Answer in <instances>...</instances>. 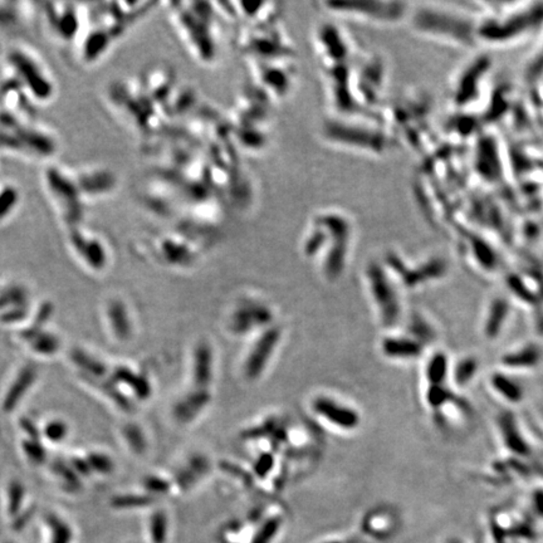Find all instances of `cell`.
<instances>
[{"instance_id":"obj_1","label":"cell","mask_w":543,"mask_h":543,"mask_svg":"<svg viewBox=\"0 0 543 543\" xmlns=\"http://www.w3.org/2000/svg\"><path fill=\"white\" fill-rule=\"evenodd\" d=\"M315 410L318 415L322 416L324 420L329 421L332 425L352 430L360 424V418L355 410L338 404L329 397H319L315 401Z\"/></svg>"},{"instance_id":"obj_2","label":"cell","mask_w":543,"mask_h":543,"mask_svg":"<svg viewBox=\"0 0 543 543\" xmlns=\"http://www.w3.org/2000/svg\"><path fill=\"white\" fill-rule=\"evenodd\" d=\"M370 280L373 287V297L376 299L378 308L381 310V315H384V321L386 324H394L397 321L399 315V307L395 294L391 291L390 286L378 270L371 269L370 270Z\"/></svg>"},{"instance_id":"obj_3","label":"cell","mask_w":543,"mask_h":543,"mask_svg":"<svg viewBox=\"0 0 543 543\" xmlns=\"http://www.w3.org/2000/svg\"><path fill=\"white\" fill-rule=\"evenodd\" d=\"M277 340H278L277 331H269L263 336L261 341H258L256 348H253L247 360L245 371L249 378H256L261 375V371L267 365V361L275 348Z\"/></svg>"},{"instance_id":"obj_4","label":"cell","mask_w":543,"mask_h":543,"mask_svg":"<svg viewBox=\"0 0 543 543\" xmlns=\"http://www.w3.org/2000/svg\"><path fill=\"white\" fill-rule=\"evenodd\" d=\"M72 240L74 249L78 251L80 254L85 258L88 264H91L95 268H102L106 263V253L104 245L99 243L96 238H90L85 235L83 231H74V234L69 237Z\"/></svg>"},{"instance_id":"obj_5","label":"cell","mask_w":543,"mask_h":543,"mask_svg":"<svg viewBox=\"0 0 543 543\" xmlns=\"http://www.w3.org/2000/svg\"><path fill=\"white\" fill-rule=\"evenodd\" d=\"M422 345L420 342L403 337H389L383 343V351L391 359L410 360L416 359L421 354Z\"/></svg>"},{"instance_id":"obj_6","label":"cell","mask_w":543,"mask_h":543,"mask_svg":"<svg viewBox=\"0 0 543 543\" xmlns=\"http://www.w3.org/2000/svg\"><path fill=\"white\" fill-rule=\"evenodd\" d=\"M490 385L500 397L509 403H518L523 397V390L514 380L504 373H495L490 378Z\"/></svg>"},{"instance_id":"obj_7","label":"cell","mask_w":543,"mask_h":543,"mask_svg":"<svg viewBox=\"0 0 543 543\" xmlns=\"http://www.w3.org/2000/svg\"><path fill=\"white\" fill-rule=\"evenodd\" d=\"M541 359L539 350L535 346H527L525 348H521L518 351H514L513 354L506 355L502 362L508 367L513 369H528V367H535Z\"/></svg>"},{"instance_id":"obj_8","label":"cell","mask_w":543,"mask_h":543,"mask_svg":"<svg viewBox=\"0 0 543 543\" xmlns=\"http://www.w3.org/2000/svg\"><path fill=\"white\" fill-rule=\"evenodd\" d=\"M508 316V305L504 301L497 299L489 310V316L486 324V334L495 337L500 334L502 326L506 322Z\"/></svg>"},{"instance_id":"obj_9","label":"cell","mask_w":543,"mask_h":543,"mask_svg":"<svg viewBox=\"0 0 543 543\" xmlns=\"http://www.w3.org/2000/svg\"><path fill=\"white\" fill-rule=\"evenodd\" d=\"M427 380L432 385H440L448 375V360L444 355L433 356L427 369Z\"/></svg>"},{"instance_id":"obj_10","label":"cell","mask_w":543,"mask_h":543,"mask_svg":"<svg viewBox=\"0 0 543 543\" xmlns=\"http://www.w3.org/2000/svg\"><path fill=\"white\" fill-rule=\"evenodd\" d=\"M210 378V352L207 348H199L195 356V378L198 384H208Z\"/></svg>"},{"instance_id":"obj_11","label":"cell","mask_w":543,"mask_h":543,"mask_svg":"<svg viewBox=\"0 0 543 543\" xmlns=\"http://www.w3.org/2000/svg\"><path fill=\"white\" fill-rule=\"evenodd\" d=\"M476 369H478V364L474 359H465L460 361L454 371V381L460 386L468 384L470 378H474Z\"/></svg>"},{"instance_id":"obj_12","label":"cell","mask_w":543,"mask_h":543,"mask_svg":"<svg viewBox=\"0 0 543 543\" xmlns=\"http://www.w3.org/2000/svg\"><path fill=\"white\" fill-rule=\"evenodd\" d=\"M17 199H18V193L12 185L0 186V220L12 213V209L14 208Z\"/></svg>"},{"instance_id":"obj_13","label":"cell","mask_w":543,"mask_h":543,"mask_svg":"<svg viewBox=\"0 0 543 543\" xmlns=\"http://www.w3.org/2000/svg\"><path fill=\"white\" fill-rule=\"evenodd\" d=\"M33 376H34V370H32V369H28L27 371H25V373H23V376H22V378H20V380H18V381H17L18 384L14 386V389H13L12 392L9 394V397H6V408H11V409H12L13 406L15 405V401H17V399H18L19 395H22V394H23V391H25V389H27V386L29 385V383H32V380H33Z\"/></svg>"},{"instance_id":"obj_14","label":"cell","mask_w":543,"mask_h":543,"mask_svg":"<svg viewBox=\"0 0 543 543\" xmlns=\"http://www.w3.org/2000/svg\"><path fill=\"white\" fill-rule=\"evenodd\" d=\"M47 435H48L49 439L52 440H61L64 438L66 435V427L62 424V422H52L47 427Z\"/></svg>"}]
</instances>
